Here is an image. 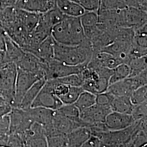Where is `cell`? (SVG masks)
I'll return each instance as SVG.
<instances>
[{"instance_id": "obj_1", "label": "cell", "mask_w": 147, "mask_h": 147, "mask_svg": "<svg viewBox=\"0 0 147 147\" xmlns=\"http://www.w3.org/2000/svg\"><path fill=\"white\" fill-rule=\"evenodd\" d=\"M51 36L55 42L67 45H79L87 39L80 18L67 16L53 26Z\"/></svg>"}, {"instance_id": "obj_41", "label": "cell", "mask_w": 147, "mask_h": 147, "mask_svg": "<svg viewBox=\"0 0 147 147\" xmlns=\"http://www.w3.org/2000/svg\"><path fill=\"white\" fill-rule=\"evenodd\" d=\"M7 34L4 30L0 27V51H5L6 46Z\"/></svg>"}, {"instance_id": "obj_30", "label": "cell", "mask_w": 147, "mask_h": 147, "mask_svg": "<svg viewBox=\"0 0 147 147\" xmlns=\"http://www.w3.org/2000/svg\"><path fill=\"white\" fill-rule=\"evenodd\" d=\"M9 134V117L8 114L0 118V147H5Z\"/></svg>"}, {"instance_id": "obj_2", "label": "cell", "mask_w": 147, "mask_h": 147, "mask_svg": "<svg viewBox=\"0 0 147 147\" xmlns=\"http://www.w3.org/2000/svg\"><path fill=\"white\" fill-rule=\"evenodd\" d=\"M93 49L88 39L76 45H67L55 42L54 59L62 63L78 65L88 64L93 55Z\"/></svg>"}, {"instance_id": "obj_28", "label": "cell", "mask_w": 147, "mask_h": 147, "mask_svg": "<svg viewBox=\"0 0 147 147\" xmlns=\"http://www.w3.org/2000/svg\"><path fill=\"white\" fill-rule=\"evenodd\" d=\"M131 7L130 0H101L100 10H119Z\"/></svg>"}, {"instance_id": "obj_29", "label": "cell", "mask_w": 147, "mask_h": 147, "mask_svg": "<svg viewBox=\"0 0 147 147\" xmlns=\"http://www.w3.org/2000/svg\"><path fill=\"white\" fill-rule=\"evenodd\" d=\"M56 111L59 115L72 120L78 121L80 119V111L74 104H63Z\"/></svg>"}, {"instance_id": "obj_32", "label": "cell", "mask_w": 147, "mask_h": 147, "mask_svg": "<svg viewBox=\"0 0 147 147\" xmlns=\"http://www.w3.org/2000/svg\"><path fill=\"white\" fill-rule=\"evenodd\" d=\"M130 98L134 105L140 104L147 101V85L141 86L134 90Z\"/></svg>"}, {"instance_id": "obj_24", "label": "cell", "mask_w": 147, "mask_h": 147, "mask_svg": "<svg viewBox=\"0 0 147 147\" xmlns=\"http://www.w3.org/2000/svg\"><path fill=\"white\" fill-rule=\"evenodd\" d=\"M112 111L131 115L134 107L129 96H115L110 105Z\"/></svg>"}, {"instance_id": "obj_31", "label": "cell", "mask_w": 147, "mask_h": 147, "mask_svg": "<svg viewBox=\"0 0 147 147\" xmlns=\"http://www.w3.org/2000/svg\"><path fill=\"white\" fill-rule=\"evenodd\" d=\"M84 91L81 87L70 86L68 92L59 98L63 104H73L75 102L79 95Z\"/></svg>"}, {"instance_id": "obj_21", "label": "cell", "mask_w": 147, "mask_h": 147, "mask_svg": "<svg viewBox=\"0 0 147 147\" xmlns=\"http://www.w3.org/2000/svg\"><path fill=\"white\" fill-rule=\"evenodd\" d=\"M45 82L46 79H40L33 84L24 95L18 107L23 110H27L31 108L33 102L36 98Z\"/></svg>"}, {"instance_id": "obj_23", "label": "cell", "mask_w": 147, "mask_h": 147, "mask_svg": "<svg viewBox=\"0 0 147 147\" xmlns=\"http://www.w3.org/2000/svg\"><path fill=\"white\" fill-rule=\"evenodd\" d=\"M5 51L8 62L15 64L21 59L25 53V51L13 41L7 34L6 36V46Z\"/></svg>"}, {"instance_id": "obj_42", "label": "cell", "mask_w": 147, "mask_h": 147, "mask_svg": "<svg viewBox=\"0 0 147 147\" xmlns=\"http://www.w3.org/2000/svg\"><path fill=\"white\" fill-rule=\"evenodd\" d=\"M12 107L9 104L0 106V118L5 115H8L11 110Z\"/></svg>"}, {"instance_id": "obj_18", "label": "cell", "mask_w": 147, "mask_h": 147, "mask_svg": "<svg viewBox=\"0 0 147 147\" xmlns=\"http://www.w3.org/2000/svg\"><path fill=\"white\" fill-rule=\"evenodd\" d=\"M26 110L34 123L42 126L51 123L55 112V110L41 107H31Z\"/></svg>"}, {"instance_id": "obj_38", "label": "cell", "mask_w": 147, "mask_h": 147, "mask_svg": "<svg viewBox=\"0 0 147 147\" xmlns=\"http://www.w3.org/2000/svg\"><path fill=\"white\" fill-rule=\"evenodd\" d=\"M115 98L107 91L96 94V104L98 105L110 107L111 104Z\"/></svg>"}, {"instance_id": "obj_17", "label": "cell", "mask_w": 147, "mask_h": 147, "mask_svg": "<svg viewBox=\"0 0 147 147\" xmlns=\"http://www.w3.org/2000/svg\"><path fill=\"white\" fill-rule=\"evenodd\" d=\"M55 41L51 36L47 37L30 52L44 62H48L54 58Z\"/></svg>"}, {"instance_id": "obj_11", "label": "cell", "mask_w": 147, "mask_h": 147, "mask_svg": "<svg viewBox=\"0 0 147 147\" xmlns=\"http://www.w3.org/2000/svg\"><path fill=\"white\" fill-rule=\"evenodd\" d=\"M16 64L17 68L36 74L45 79L47 62L31 53L25 51L22 57Z\"/></svg>"}, {"instance_id": "obj_36", "label": "cell", "mask_w": 147, "mask_h": 147, "mask_svg": "<svg viewBox=\"0 0 147 147\" xmlns=\"http://www.w3.org/2000/svg\"><path fill=\"white\" fill-rule=\"evenodd\" d=\"M131 115L135 121L147 117V101L140 104L134 105Z\"/></svg>"}, {"instance_id": "obj_52", "label": "cell", "mask_w": 147, "mask_h": 147, "mask_svg": "<svg viewBox=\"0 0 147 147\" xmlns=\"http://www.w3.org/2000/svg\"></svg>"}, {"instance_id": "obj_6", "label": "cell", "mask_w": 147, "mask_h": 147, "mask_svg": "<svg viewBox=\"0 0 147 147\" xmlns=\"http://www.w3.org/2000/svg\"><path fill=\"white\" fill-rule=\"evenodd\" d=\"M8 115L11 134H19L22 136L34 123L26 110L12 107Z\"/></svg>"}, {"instance_id": "obj_49", "label": "cell", "mask_w": 147, "mask_h": 147, "mask_svg": "<svg viewBox=\"0 0 147 147\" xmlns=\"http://www.w3.org/2000/svg\"><path fill=\"white\" fill-rule=\"evenodd\" d=\"M3 9V8H2V7L0 5V10H1V9Z\"/></svg>"}, {"instance_id": "obj_5", "label": "cell", "mask_w": 147, "mask_h": 147, "mask_svg": "<svg viewBox=\"0 0 147 147\" xmlns=\"http://www.w3.org/2000/svg\"><path fill=\"white\" fill-rule=\"evenodd\" d=\"M46 62L47 69L45 70V76L46 80L80 73L87 65V64H84L78 65H71L62 63L54 58Z\"/></svg>"}, {"instance_id": "obj_22", "label": "cell", "mask_w": 147, "mask_h": 147, "mask_svg": "<svg viewBox=\"0 0 147 147\" xmlns=\"http://www.w3.org/2000/svg\"><path fill=\"white\" fill-rule=\"evenodd\" d=\"M90 135V132L87 126L77 128L67 135V146L71 147H81Z\"/></svg>"}, {"instance_id": "obj_3", "label": "cell", "mask_w": 147, "mask_h": 147, "mask_svg": "<svg viewBox=\"0 0 147 147\" xmlns=\"http://www.w3.org/2000/svg\"><path fill=\"white\" fill-rule=\"evenodd\" d=\"M17 67L9 63L0 67V96L12 107L15 100Z\"/></svg>"}, {"instance_id": "obj_50", "label": "cell", "mask_w": 147, "mask_h": 147, "mask_svg": "<svg viewBox=\"0 0 147 147\" xmlns=\"http://www.w3.org/2000/svg\"><path fill=\"white\" fill-rule=\"evenodd\" d=\"M147 147V145H146V146H143V147Z\"/></svg>"}, {"instance_id": "obj_13", "label": "cell", "mask_w": 147, "mask_h": 147, "mask_svg": "<svg viewBox=\"0 0 147 147\" xmlns=\"http://www.w3.org/2000/svg\"><path fill=\"white\" fill-rule=\"evenodd\" d=\"M22 137L25 144L30 147H48L44 127L37 123H34Z\"/></svg>"}, {"instance_id": "obj_14", "label": "cell", "mask_w": 147, "mask_h": 147, "mask_svg": "<svg viewBox=\"0 0 147 147\" xmlns=\"http://www.w3.org/2000/svg\"><path fill=\"white\" fill-rule=\"evenodd\" d=\"M134 121L131 115L111 111L106 117L105 124L110 131H118L130 126Z\"/></svg>"}, {"instance_id": "obj_20", "label": "cell", "mask_w": 147, "mask_h": 147, "mask_svg": "<svg viewBox=\"0 0 147 147\" xmlns=\"http://www.w3.org/2000/svg\"><path fill=\"white\" fill-rule=\"evenodd\" d=\"M56 6L65 16L80 17L85 13L84 8L71 0H56Z\"/></svg>"}, {"instance_id": "obj_48", "label": "cell", "mask_w": 147, "mask_h": 147, "mask_svg": "<svg viewBox=\"0 0 147 147\" xmlns=\"http://www.w3.org/2000/svg\"><path fill=\"white\" fill-rule=\"evenodd\" d=\"M24 147H30L29 146H28L27 144H25V146H24Z\"/></svg>"}, {"instance_id": "obj_43", "label": "cell", "mask_w": 147, "mask_h": 147, "mask_svg": "<svg viewBox=\"0 0 147 147\" xmlns=\"http://www.w3.org/2000/svg\"><path fill=\"white\" fill-rule=\"evenodd\" d=\"M17 0H0V5L3 8L8 7H12L16 3Z\"/></svg>"}, {"instance_id": "obj_44", "label": "cell", "mask_w": 147, "mask_h": 147, "mask_svg": "<svg viewBox=\"0 0 147 147\" xmlns=\"http://www.w3.org/2000/svg\"><path fill=\"white\" fill-rule=\"evenodd\" d=\"M9 63L7 61L5 51H0V67L5 65V64Z\"/></svg>"}, {"instance_id": "obj_16", "label": "cell", "mask_w": 147, "mask_h": 147, "mask_svg": "<svg viewBox=\"0 0 147 147\" xmlns=\"http://www.w3.org/2000/svg\"><path fill=\"white\" fill-rule=\"evenodd\" d=\"M137 89L131 77H128L121 81L109 85L106 91L115 96H130L132 92Z\"/></svg>"}, {"instance_id": "obj_8", "label": "cell", "mask_w": 147, "mask_h": 147, "mask_svg": "<svg viewBox=\"0 0 147 147\" xmlns=\"http://www.w3.org/2000/svg\"><path fill=\"white\" fill-rule=\"evenodd\" d=\"M121 27L136 28L147 23L146 11L128 7L119 10Z\"/></svg>"}, {"instance_id": "obj_33", "label": "cell", "mask_w": 147, "mask_h": 147, "mask_svg": "<svg viewBox=\"0 0 147 147\" xmlns=\"http://www.w3.org/2000/svg\"><path fill=\"white\" fill-rule=\"evenodd\" d=\"M59 83L66 84L69 86L81 87L83 82V79L80 73L70 75L68 76H64L56 79Z\"/></svg>"}, {"instance_id": "obj_45", "label": "cell", "mask_w": 147, "mask_h": 147, "mask_svg": "<svg viewBox=\"0 0 147 147\" xmlns=\"http://www.w3.org/2000/svg\"><path fill=\"white\" fill-rule=\"evenodd\" d=\"M119 147H135L131 141L130 140L127 142H125L119 146Z\"/></svg>"}, {"instance_id": "obj_40", "label": "cell", "mask_w": 147, "mask_h": 147, "mask_svg": "<svg viewBox=\"0 0 147 147\" xmlns=\"http://www.w3.org/2000/svg\"><path fill=\"white\" fill-rule=\"evenodd\" d=\"M100 143L101 141L99 138L90 135L81 147H99Z\"/></svg>"}, {"instance_id": "obj_35", "label": "cell", "mask_w": 147, "mask_h": 147, "mask_svg": "<svg viewBox=\"0 0 147 147\" xmlns=\"http://www.w3.org/2000/svg\"><path fill=\"white\" fill-rule=\"evenodd\" d=\"M130 140L135 147H142L147 145V131L138 129L132 136Z\"/></svg>"}, {"instance_id": "obj_27", "label": "cell", "mask_w": 147, "mask_h": 147, "mask_svg": "<svg viewBox=\"0 0 147 147\" xmlns=\"http://www.w3.org/2000/svg\"><path fill=\"white\" fill-rule=\"evenodd\" d=\"M130 70L129 65L122 63L112 69V74L109 80V85L121 81L129 77Z\"/></svg>"}, {"instance_id": "obj_26", "label": "cell", "mask_w": 147, "mask_h": 147, "mask_svg": "<svg viewBox=\"0 0 147 147\" xmlns=\"http://www.w3.org/2000/svg\"><path fill=\"white\" fill-rule=\"evenodd\" d=\"M96 104V95L84 90L74 103L80 112Z\"/></svg>"}, {"instance_id": "obj_47", "label": "cell", "mask_w": 147, "mask_h": 147, "mask_svg": "<svg viewBox=\"0 0 147 147\" xmlns=\"http://www.w3.org/2000/svg\"><path fill=\"white\" fill-rule=\"evenodd\" d=\"M5 104H8L6 101H5L2 96H0V106L3 105H5Z\"/></svg>"}, {"instance_id": "obj_9", "label": "cell", "mask_w": 147, "mask_h": 147, "mask_svg": "<svg viewBox=\"0 0 147 147\" xmlns=\"http://www.w3.org/2000/svg\"><path fill=\"white\" fill-rule=\"evenodd\" d=\"M63 105L58 96L54 94L49 82L46 80L42 88L33 102L31 107H41L57 110Z\"/></svg>"}, {"instance_id": "obj_51", "label": "cell", "mask_w": 147, "mask_h": 147, "mask_svg": "<svg viewBox=\"0 0 147 147\" xmlns=\"http://www.w3.org/2000/svg\"><path fill=\"white\" fill-rule=\"evenodd\" d=\"M71 1H75V2H76V0H71Z\"/></svg>"}, {"instance_id": "obj_12", "label": "cell", "mask_w": 147, "mask_h": 147, "mask_svg": "<svg viewBox=\"0 0 147 147\" xmlns=\"http://www.w3.org/2000/svg\"><path fill=\"white\" fill-rule=\"evenodd\" d=\"M112 111L110 107L95 104L80 112V119L87 126L98 123H104L107 116Z\"/></svg>"}, {"instance_id": "obj_25", "label": "cell", "mask_w": 147, "mask_h": 147, "mask_svg": "<svg viewBox=\"0 0 147 147\" xmlns=\"http://www.w3.org/2000/svg\"><path fill=\"white\" fill-rule=\"evenodd\" d=\"M147 56L130 58L127 63L130 72L129 77L135 76L147 69Z\"/></svg>"}, {"instance_id": "obj_19", "label": "cell", "mask_w": 147, "mask_h": 147, "mask_svg": "<svg viewBox=\"0 0 147 147\" xmlns=\"http://www.w3.org/2000/svg\"><path fill=\"white\" fill-rule=\"evenodd\" d=\"M79 18L84 29V35L87 39H89L97 29L99 23L98 13L86 11L84 14Z\"/></svg>"}, {"instance_id": "obj_15", "label": "cell", "mask_w": 147, "mask_h": 147, "mask_svg": "<svg viewBox=\"0 0 147 147\" xmlns=\"http://www.w3.org/2000/svg\"><path fill=\"white\" fill-rule=\"evenodd\" d=\"M56 0H17L16 5L22 10L42 14L56 5Z\"/></svg>"}, {"instance_id": "obj_34", "label": "cell", "mask_w": 147, "mask_h": 147, "mask_svg": "<svg viewBox=\"0 0 147 147\" xmlns=\"http://www.w3.org/2000/svg\"><path fill=\"white\" fill-rule=\"evenodd\" d=\"M48 147H67L68 140L67 135H56L47 137Z\"/></svg>"}, {"instance_id": "obj_4", "label": "cell", "mask_w": 147, "mask_h": 147, "mask_svg": "<svg viewBox=\"0 0 147 147\" xmlns=\"http://www.w3.org/2000/svg\"><path fill=\"white\" fill-rule=\"evenodd\" d=\"M43 126L47 137L56 135H67L77 128L87 125L81 119L72 120L59 115L55 110L51 123Z\"/></svg>"}, {"instance_id": "obj_7", "label": "cell", "mask_w": 147, "mask_h": 147, "mask_svg": "<svg viewBox=\"0 0 147 147\" xmlns=\"http://www.w3.org/2000/svg\"><path fill=\"white\" fill-rule=\"evenodd\" d=\"M42 79L44 78L38 74L17 68L15 100L12 107H18L27 91L38 80Z\"/></svg>"}, {"instance_id": "obj_10", "label": "cell", "mask_w": 147, "mask_h": 147, "mask_svg": "<svg viewBox=\"0 0 147 147\" xmlns=\"http://www.w3.org/2000/svg\"><path fill=\"white\" fill-rule=\"evenodd\" d=\"M117 28H106L98 24L97 29L88 39L91 44L93 53L100 51L115 41Z\"/></svg>"}, {"instance_id": "obj_39", "label": "cell", "mask_w": 147, "mask_h": 147, "mask_svg": "<svg viewBox=\"0 0 147 147\" xmlns=\"http://www.w3.org/2000/svg\"><path fill=\"white\" fill-rule=\"evenodd\" d=\"M24 146L25 143L21 135L9 133L5 147H24Z\"/></svg>"}, {"instance_id": "obj_37", "label": "cell", "mask_w": 147, "mask_h": 147, "mask_svg": "<svg viewBox=\"0 0 147 147\" xmlns=\"http://www.w3.org/2000/svg\"><path fill=\"white\" fill-rule=\"evenodd\" d=\"M101 0H76V2L81 5L85 11L98 13Z\"/></svg>"}, {"instance_id": "obj_46", "label": "cell", "mask_w": 147, "mask_h": 147, "mask_svg": "<svg viewBox=\"0 0 147 147\" xmlns=\"http://www.w3.org/2000/svg\"><path fill=\"white\" fill-rule=\"evenodd\" d=\"M99 147H119V146H116V145H113V144H106V143H103L101 142L100 146Z\"/></svg>"}]
</instances>
